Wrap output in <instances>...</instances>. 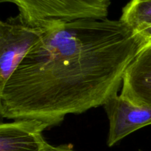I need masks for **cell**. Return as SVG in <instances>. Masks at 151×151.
Returning <instances> with one entry per match:
<instances>
[{"instance_id":"cell-1","label":"cell","mask_w":151,"mask_h":151,"mask_svg":"<svg viewBox=\"0 0 151 151\" xmlns=\"http://www.w3.org/2000/svg\"><path fill=\"white\" fill-rule=\"evenodd\" d=\"M139 44L120 20L79 19L47 28L0 91V114L50 128L104 106L122 86Z\"/></svg>"},{"instance_id":"cell-2","label":"cell","mask_w":151,"mask_h":151,"mask_svg":"<svg viewBox=\"0 0 151 151\" xmlns=\"http://www.w3.org/2000/svg\"><path fill=\"white\" fill-rule=\"evenodd\" d=\"M14 4L19 15L33 26L58 22L107 19L111 0H0Z\"/></svg>"},{"instance_id":"cell-3","label":"cell","mask_w":151,"mask_h":151,"mask_svg":"<svg viewBox=\"0 0 151 151\" xmlns=\"http://www.w3.org/2000/svg\"><path fill=\"white\" fill-rule=\"evenodd\" d=\"M51 26H33L19 14L0 22V91L29 50Z\"/></svg>"},{"instance_id":"cell-4","label":"cell","mask_w":151,"mask_h":151,"mask_svg":"<svg viewBox=\"0 0 151 151\" xmlns=\"http://www.w3.org/2000/svg\"><path fill=\"white\" fill-rule=\"evenodd\" d=\"M109 121L107 145L113 147L122 139L151 125V107L135 105L114 94L103 106Z\"/></svg>"},{"instance_id":"cell-5","label":"cell","mask_w":151,"mask_h":151,"mask_svg":"<svg viewBox=\"0 0 151 151\" xmlns=\"http://www.w3.org/2000/svg\"><path fill=\"white\" fill-rule=\"evenodd\" d=\"M49 125L37 119H16L0 125V151H45L43 136Z\"/></svg>"},{"instance_id":"cell-6","label":"cell","mask_w":151,"mask_h":151,"mask_svg":"<svg viewBox=\"0 0 151 151\" xmlns=\"http://www.w3.org/2000/svg\"><path fill=\"white\" fill-rule=\"evenodd\" d=\"M120 95L135 105L151 107V41L139 48L125 70Z\"/></svg>"},{"instance_id":"cell-7","label":"cell","mask_w":151,"mask_h":151,"mask_svg":"<svg viewBox=\"0 0 151 151\" xmlns=\"http://www.w3.org/2000/svg\"><path fill=\"white\" fill-rule=\"evenodd\" d=\"M119 20L133 32L151 25V0H131L122 8Z\"/></svg>"},{"instance_id":"cell-8","label":"cell","mask_w":151,"mask_h":151,"mask_svg":"<svg viewBox=\"0 0 151 151\" xmlns=\"http://www.w3.org/2000/svg\"><path fill=\"white\" fill-rule=\"evenodd\" d=\"M134 34L138 41L140 48L147 43L151 41V25L142 30L134 32Z\"/></svg>"},{"instance_id":"cell-9","label":"cell","mask_w":151,"mask_h":151,"mask_svg":"<svg viewBox=\"0 0 151 151\" xmlns=\"http://www.w3.org/2000/svg\"><path fill=\"white\" fill-rule=\"evenodd\" d=\"M45 151H75L73 150L71 146L68 145H60V146H53L50 145V147Z\"/></svg>"}]
</instances>
